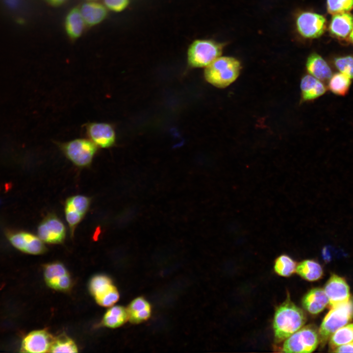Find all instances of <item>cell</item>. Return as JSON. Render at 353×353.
Listing matches in <instances>:
<instances>
[{
  "mask_svg": "<svg viewBox=\"0 0 353 353\" xmlns=\"http://www.w3.org/2000/svg\"><path fill=\"white\" fill-rule=\"evenodd\" d=\"M47 2L53 6H59L64 4L68 0H46Z\"/></svg>",
  "mask_w": 353,
  "mask_h": 353,
  "instance_id": "obj_35",
  "label": "cell"
},
{
  "mask_svg": "<svg viewBox=\"0 0 353 353\" xmlns=\"http://www.w3.org/2000/svg\"><path fill=\"white\" fill-rule=\"evenodd\" d=\"M306 67L308 72L321 81H325L332 76L329 66L324 59L316 53L311 54L308 57Z\"/></svg>",
  "mask_w": 353,
  "mask_h": 353,
  "instance_id": "obj_18",
  "label": "cell"
},
{
  "mask_svg": "<svg viewBox=\"0 0 353 353\" xmlns=\"http://www.w3.org/2000/svg\"><path fill=\"white\" fill-rule=\"evenodd\" d=\"M302 303L303 308L309 313L317 314L328 304V299L324 289L314 288L303 296Z\"/></svg>",
  "mask_w": 353,
  "mask_h": 353,
  "instance_id": "obj_15",
  "label": "cell"
},
{
  "mask_svg": "<svg viewBox=\"0 0 353 353\" xmlns=\"http://www.w3.org/2000/svg\"><path fill=\"white\" fill-rule=\"evenodd\" d=\"M331 249L332 248L330 246H326L323 249L322 254L325 261H329L331 259Z\"/></svg>",
  "mask_w": 353,
  "mask_h": 353,
  "instance_id": "obj_34",
  "label": "cell"
},
{
  "mask_svg": "<svg viewBox=\"0 0 353 353\" xmlns=\"http://www.w3.org/2000/svg\"><path fill=\"white\" fill-rule=\"evenodd\" d=\"M353 318V300L331 308L326 315L319 330V342L324 345L332 334Z\"/></svg>",
  "mask_w": 353,
  "mask_h": 353,
  "instance_id": "obj_4",
  "label": "cell"
},
{
  "mask_svg": "<svg viewBox=\"0 0 353 353\" xmlns=\"http://www.w3.org/2000/svg\"><path fill=\"white\" fill-rule=\"evenodd\" d=\"M327 8L333 15L347 12L353 9V0H327Z\"/></svg>",
  "mask_w": 353,
  "mask_h": 353,
  "instance_id": "obj_28",
  "label": "cell"
},
{
  "mask_svg": "<svg viewBox=\"0 0 353 353\" xmlns=\"http://www.w3.org/2000/svg\"><path fill=\"white\" fill-rule=\"evenodd\" d=\"M334 65L340 73L353 78V56L347 55L334 58Z\"/></svg>",
  "mask_w": 353,
  "mask_h": 353,
  "instance_id": "obj_29",
  "label": "cell"
},
{
  "mask_svg": "<svg viewBox=\"0 0 353 353\" xmlns=\"http://www.w3.org/2000/svg\"><path fill=\"white\" fill-rule=\"evenodd\" d=\"M53 339L46 330L33 331L24 338L21 352L32 353L49 352Z\"/></svg>",
  "mask_w": 353,
  "mask_h": 353,
  "instance_id": "obj_14",
  "label": "cell"
},
{
  "mask_svg": "<svg viewBox=\"0 0 353 353\" xmlns=\"http://www.w3.org/2000/svg\"><path fill=\"white\" fill-rule=\"evenodd\" d=\"M8 240L17 249L25 252L39 254L44 253L46 248L43 241L30 232L24 231H11L7 233Z\"/></svg>",
  "mask_w": 353,
  "mask_h": 353,
  "instance_id": "obj_12",
  "label": "cell"
},
{
  "mask_svg": "<svg viewBox=\"0 0 353 353\" xmlns=\"http://www.w3.org/2000/svg\"><path fill=\"white\" fill-rule=\"evenodd\" d=\"M319 343V334L312 326L303 327L284 341L281 348L283 353H311Z\"/></svg>",
  "mask_w": 353,
  "mask_h": 353,
  "instance_id": "obj_6",
  "label": "cell"
},
{
  "mask_svg": "<svg viewBox=\"0 0 353 353\" xmlns=\"http://www.w3.org/2000/svg\"><path fill=\"white\" fill-rule=\"evenodd\" d=\"M88 138L98 148L108 149L113 147L116 142L114 126L106 122H89L84 126Z\"/></svg>",
  "mask_w": 353,
  "mask_h": 353,
  "instance_id": "obj_8",
  "label": "cell"
},
{
  "mask_svg": "<svg viewBox=\"0 0 353 353\" xmlns=\"http://www.w3.org/2000/svg\"><path fill=\"white\" fill-rule=\"evenodd\" d=\"M91 200L83 195H75L67 199L64 210L71 236L75 228L86 215L90 205Z\"/></svg>",
  "mask_w": 353,
  "mask_h": 353,
  "instance_id": "obj_10",
  "label": "cell"
},
{
  "mask_svg": "<svg viewBox=\"0 0 353 353\" xmlns=\"http://www.w3.org/2000/svg\"><path fill=\"white\" fill-rule=\"evenodd\" d=\"M223 45L212 40H196L187 51L188 62L195 68L206 67L222 53Z\"/></svg>",
  "mask_w": 353,
  "mask_h": 353,
  "instance_id": "obj_5",
  "label": "cell"
},
{
  "mask_svg": "<svg viewBox=\"0 0 353 353\" xmlns=\"http://www.w3.org/2000/svg\"><path fill=\"white\" fill-rule=\"evenodd\" d=\"M57 145L64 155L75 165L89 167L98 152V147L88 138H76Z\"/></svg>",
  "mask_w": 353,
  "mask_h": 353,
  "instance_id": "obj_3",
  "label": "cell"
},
{
  "mask_svg": "<svg viewBox=\"0 0 353 353\" xmlns=\"http://www.w3.org/2000/svg\"><path fill=\"white\" fill-rule=\"evenodd\" d=\"M331 308L349 301L350 288L345 280L337 275H332L327 281L324 289Z\"/></svg>",
  "mask_w": 353,
  "mask_h": 353,
  "instance_id": "obj_13",
  "label": "cell"
},
{
  "mask_svg": "<svg viewBox=\"0 0 353 353\" xmlns=\"http://www.w3.org/2000/svg\"><path fill=\"white\" fill-rule=\"evenodd\" d=\"M335 353H353V341L334 349Z\"/></svg>",
  "mask_w": 353,
  "mask_h": 353,
  "instance_id": "obj_33",
  "label": "cell"
},
{
  "mask_svg": "<svg viewBox=\"0 0 353 353\" xmlns=\"http://www.w3.org/2000/svg\"><path fill=\"white\" fill-rule=\"evenodd\" d=\"M302 99L303 101L315 100L326 92L324 84L311 75H305L301 82Z\"/></svg>",
  "mask_w": 353,
  "mask_h": 353,
  "instance_id": "obj_19",
  "label": "cell"
},
{
  "mask_svg": "<svg viewBox=\"0 0 353 353\" xmlns=\"http://www.w3.org/2000/svg\"><path fill=\"white\" fill-rule=\"evenodd\" d=\"M71 285V279L69 274H67L62 276L55 288L56 290L65 291L68 290Z\"/></svg>",
  "mask_w": 353,
  "mask_h": 353,
  "instance_id": "obj_32",
  "label": "cell"
},
{
  "mask_svg": "<svg viewBox=\"0 0 353 353\" xmlns=\"http://www.w3.org/2000/svg\"><path fill=\"white\" fill-rule=\"evenodd\" d=\"M330 338V347L333 349L353 341V323L339 328Z\"/></svg>",
  "mask_w": 353,
  "mask_h": 353,
  "instance_id": "obj_25",
  "label": "cell"
},
{
  "mask_svg": "<svg viewBox=\"0 0 353 353\" xmlns=\"http://www.w3.org/2000/svg\"><path fill=\"white\" fill-rule=\"evenodd\" d=\"M80 11L85 25L89 26L100 24L105 19L107 15L105 5L94 1L84 3Z\"/></svg>",
  "mask_w": 353,
  "mask_h": 353,
  "instance_id": "obj_17",
  "label": "cell"
},
{
  "mask_svg": "<svg viewBox=\"0 0 353 353\" xmlns=\"http://www.w3.org/2000/svg\"><path fill=\"white\" fill-rule=\"evenodd\" d=\"M350 40H351V41H352V43H353V28L351 32L350 35Z\"/></svg>",
  "mask_w": 353,
  "mask_h": 353,
  "instance_id": "obj_37",
  "label": "cell"
},
{
  "mask_svg": "<svg viewBox=\"0 0 353 353\" xmlns=\"http://www.w3.org/2000/svg\"><path fill=\"white\" fill-rule=\"evenodd\" d=\"M296 25L300 34L306 38H315L321 36L326 28V20L322 15L304 12L297 18Z\"/></svg>",
  "mask_w": 353,
  "mask_h": 353,
  "instance_id": "obj_11",
  "label": "cell"
},
{
  "mask_svg": "<svg viewBox=\"0 0 353 353\" xmlns=\"http://www.w3.org/2000/svg\"><path fill=\"white\" fill-rule=\"evenodd\" d=\"M69 274L65 266L60 263H52L46 265L44 268L46 282L60 277Z\"/></svg>",
  "mask_w": 353,
  "mask_h": 353,
  "instance_id": "obj_30",
  "label": "cell"
},
{
  "mask_svg": "<svg viewBox=\"0 0 353 353\" xmlns=\"http://www.w3.org/2000/svg\"><path fill=\"white\" fill-rule=\"evenodd\" d=\"M6 3L11 8H15L20 3V0H5Z\"/></svg>",
  "mask_w": 353,
  "mask_h": 353,
  "instance_id": "obj_36",
  "label": "cell"
},
{
  "mask_svg": "<svg viewBox=\"0 0 353 353\" xmlns=\"http://www.w3.org/2000/svg\"></svg>",
  "mask_w": 353,
  "mask_h": 353,
  "instance_id": "obj_38",
  "label": "cell"
},
{
  "mask_svg": "<svg viewBox=\"0 0 353 353\" xmlns=\"http://www.w3.org/2000/svg\"><path fill=\"white\" fill-rule=\"evenodd\" d=\"M353 28V15L348 12L334 14L329 25V30L333 36L346 39Z\"/></svg>",
  "mask_w": 353,
  "mask_h": 353,
  "instance_id": "obj_16",
  "label": "cell"
},
{
  "mask_svg": "<svg viewBox=\"0 0 353 353\" xmlns=\"http://www.w3.org/2000/svg\"><path fill=\"white\" fill-rule=\"evenodd\" d=\"M296 262L289 256L282 254L275 260V272L278 275L288 277L296 272Z\"/></svg>",
  "mask_w": 353,
  "mask_h": 353,
  "instance_id": "obj_26",
  "label": "cell"
},
{
  "mask_svg": "<svg viewBox=\"0 0 353 353\" xmlns=\"http://www.w3.org/2000/svg\"><path fill=\"white\" fill-rule=\"evenodd\" d=\"M89 289L97 303L103 306H110L116 303L119 294L111 279L102 275L95 276L89 283Z\"/></svg>",
  "mask_w": 353,
  "mask_h": 353,
  "instance_id": "obj_7",
  "label": "cell"
},
{
  "mask_svg": "<svg viewBox=\"0 0 353 353\" xmlns=\"http://www.w3.org/2000/svg\"><path fill=\"white\" fill-rule=\"evenodd\" d=\"M85 25L80 9L74 7L67 14L65 20V29L71 39L79 38L83 31Z\"/></svg>",
  "mask_w": 353,
  "mask_h": 353,
  "instance_id": "obj_20",
  "label": "cell"
},
{
  "mask_svg": "<svg viewBox=\"0 0 353 353\" xmlns=\"http://www.w3.org/2000/svg\"><path fill=\"white\" fill-rule=\"evenodd\" d=\"M128 319L133 323H139L147 320L151 314V307L144 298L134 299L127 309Z\"/></svg>",
  "mask_w": 353,
  "mask_h": 353,
  "instance_id": "obj_22",
  "label": "cell"
},
{
  "mask_svg": "<svg viewBox=\"0 0 353 353\" xmlns=\"http://www.w3.org/2000/svg\"><path fill=\"white\" fill-rule=\"evenodd\" d=\"M49 352L77 353L78 348L71 338L65 334H61L54 338Z\"/></svg>",
  "mask_w": 353,
  "mask_h": 353,
  "instance_id": "obj_27",
  "label": "cell"
},
{
  "mask_svg": "<svg viewBox=\"0 0 353 353\" xmlns=\"http://www.w3.org/2000/svg\"><path fill=\"white\" fill-rule=\"evenodd\" d=\"M306 321L303 311L291 301L288 295L275 313L273 326L275 342L284 341L302 328Z\"/></svg>",
  "mask_w": 353,
  "mask_h": 353,
  "instance_id": "obj_1",
  "label": "cell"
},
{
  "mask_svg": "<svg viewBox=\"0 0 353 353\" xmlns=\"http://www.w3.org/2000/svg\"><path fill=\"white\" fill-rule=\"evenodd\" d=\"M241 68L240 63L236 59L220 56L205 67L204 77L214 86L225 88L236 79Z\"/></svg>",
  "mask_w": 353,
  "mask_h": 353,
  "instance_id": "obj_2",
  "label": "cell"
},
{
  "mask_svg": "<svg viewBox=\"0 0 353 353\" xmlns=\"http://www.w3.org/2000/svg\"><path fill=\"white\" fill-rule=\"evenodd\" d=\"M296 272L303 279L314 281L320 279L323 275L321 265L314 260L307 259L300 262L296 266Z\"/></svg>",
  "mask_w": 353,
  "mask_h": 353,
  "instance_id": "obj_21",
  "label": "cell"
},
{
  "mask_svg": "<svg viewBox=\"0 0 353 353\" xmlns=\"http://www.w3.org/2000/svg\"><path fill=\"white\" fill-rule=\"evenodd\" d=\"M128 319L127 309L122 306H114L107 310L103 316L102 324L107 327L116 328L123 325Z\"/></svg>",
  "mask_w": 353,
  "mask_h": 353,
  "instance_id": "obj_23",
  "label": "cell"
},
{
  "mask_svg": "<svg viewBox=\"0 0 353 353\" xmlns=\"http://www.w3.org/2000/svg\"><path fill=\"white\" fill-rule=\"evenodd\" d=\"M103 1L106 8L116 12L123 11L129 3V0H103Z\"/></svg>",
  "mask_w": 353,
  "mask_h": 353,
  "instance_id": "obj_31",
  "label": "cell"
},
{
  "mask_svg": "<svg viewBox=\"0 0 353 353\" xmlns=\"http://www.w3.org/2000/svg\"><path fill=\"white\" fill-rule=\"evenodd\" d=\"M351 84L350 77L341 73H338L329 78L328 87L333 94L344 96L348 93Z\"/></svg>",
  "mask_w": 353,
  "mask_h": 353,
  "instance_id": "obj_24",
  "label": "cell"
},
{
  "mask_svg": "<svg viewBox=\"0 0 353 353\" xmlns=\"http://www.w3.org/2000/svg\"><path fill=\"white\" fill-rule=\"evenodd\" d=\"M37 232L39 237L49 244H61L66 236V227L62 221L55 214L46 216L39 224Z\"/></svg>",
  "mask_w": 353,
  "mask_h": 353,
  "instance_id": "obj_9",
  "label": "cell"
}]
</instances>
